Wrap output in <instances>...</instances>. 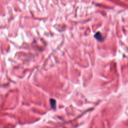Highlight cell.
<instances>
[{"label":"cell","instance_id":"1","mask_svg":"<svg viewBox=\"0 0 128 128\" xmlns=\"http://www.w3.org/2000/svg\"><path fill=\"white\" fill-rule=\"evenodd\" d=\"M95 37H96V38H97L99 40H100L102 39V36H101V35L100 33H98L97 34H96L95 35Z\"/></svg>","mask_w":128,"mask_h":128}]
</instances>
